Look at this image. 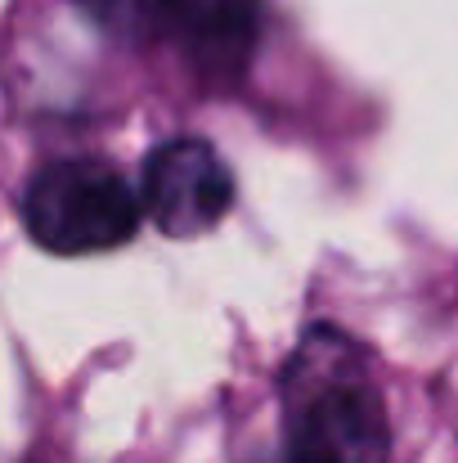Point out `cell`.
I'll list each match as a JSON object with an SVG mask.
<instances>
[{"label": "cell", "mask_w": 458, "mask_h": 463, "mask_svg": "<svg viewBox=\"0 0 458 463\" xmlns=\"http://www.w3.org/2000/svg\"><path fill=\"white\" fill-rule=\"evenodd\" d=\"M288 463H387L391 419L364 351L337 324H310L279 369Z\"/></svg>", "instance_id": "6da1fadb"}, {"label": "cell", "mask_w": 458, "mask_h": 463, "mask_svg": "<svg viewBox=\"0 0 458 463\" xmlns=\"http://www.w3.org/2000/svg\"><path fill=\"white\" fill-rule=\"evenodd\" d=\"M23 230L50 257H95L140 234V189L104 157H59L23 189Z\"/></svg>", "instance_id": "7a4b0ae2"}, {"label": "cell", "mask_w": 458, "mask_h": 463, "mask_svg": "<svg viewBox=\"0 0 458 463\" xmlns=\"http://www.w3.org/2000/svg\"><path fill=\"white\" fill-rule=\"evenodd\" d=\"M234 171L202 136H171L153 145L140 171V203L166 239H202L234 207Z\"/></svg>", "instance_id": "3957f363"}, {"label": "cell", "mask_w": 458, "mask_h": 463, "mask_svg": "<svg viewBox=\"0 0 458 463\" xmlns=\"http://www.w3.org/2000/svg\"><path fill=\"white\" fill-rule=\"evenodd\" d=\"M266 0H175L162 41L207 86H238L257 59Z\"/></svg>", "instance_id": "277c9868"}, {"label": "cell", "mask_w": 458, "mask_h": 463, "mask_svg": "<svg viewBox=\"0 0 458 463\" xmlns=\"http://www.w3.org/2000/svg\"><path fill=\"white\" fill-rule=\"evenodd\" d=\"M175 0H77V9L117 45H153L166 32Z\"/></svg>", "instance_id": "5b68a950"}, {"label": "cell", "mask_w": 458, "mask_h": 463, "mask_svg": "<svg viewBox=\"0 0 458 463\" xmlns=\"http://www.w3.org/2000/svg\"><path fill=\"white\" fill-rule=\"evenodd\" d=\"M284 463H288V459H284Z\"/></svg>", "instance_id": "8992f818"}]
</instances>
